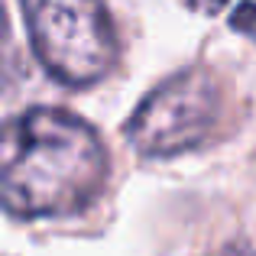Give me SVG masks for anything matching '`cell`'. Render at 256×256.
<instances>
[{
  "label": "cell",
  "mask_w": 256,
  "mask_h": 256,
  "mask_svg": "<svg viewBox=\"0 0 256 256\" xmlns=\"http://www.w3.org/2000/svg\"><path fill=\"white\" fill-rule=\"evenodd\" d=\"M107 182V152L82 117L32 107L6 124L0 198L13 218H58L88 208Z\"/></svg>",
  "instance_id": "6da1fadb"
},
{
  "label": "cell",
  "mask_w": 256,
  "mask_h": 256,
  "mask_svg": "<svg viewBox=\"0 0 256 256\" xmlns=\"http://www.w3.org/2000/svg\"><path fill=\"white\" fill-rule=\"evenodd\" d=\"M39 65L56 82L88 88L117 62V32L100 0H20Z\"/></svg>",
  "instance_id": "7a4b0ae2"
},
{
  "label": "cell",
  "mask_w": 256,
  "mask_h": 256,
  "mask_svg": "<svg viewBox=\"0 0 256 256\" xmlns=\"http://www.w3.org/2000/svg\"><path fill=\"white\" fill-rule=\"evenodd\" d=\"M220 120V88L208 72L188 68L152 88L126 120V140L140 156L169 159L201 146Z\"/></svg>",
  "instance_id": "3957f363"
},
{
  "label": "cell",
  "mask_w": 256,
  "mask_h": 256,
  "mask_svg": "<svg viewBox=\"0 0 256 256\" xmlns=\"http://www.w3.org/2000/svg\"><path fill=\"white\" fill-rule=\"evenodd\" d=\"M230 23H234V30H240V32H246L250 39H256V4H253V0H244V4L234 10Z\"/></svg>",
  "instance_id": "277c9868"
},
{
  "label": "cell",
  "mask_w": 256,
  "mask_h": 256,
  "mask_svg": "<svg viewBox=\"0 0 256 256\" xmlns=\"http://www.w3.org/2000/svg\"><path fill=\"white\" fill-rule=\"evenodd\" d=\"M194 6H198V10H208V13H218L220 6L227 4V0H192Z\"/></svg>",
  "instance_id": "5b68a950"
},
{
  "label": "cell",
  "mask_w": 256,
  "mask_h": 256,
  "mask_svg": "<svg viewBox=\"0 0 256 256\" xmlns=\"http://www.w3.org/2000/svg\"><path fill=\"white\" fill-rule=\"evenodd\" d=\"M220 256H253V253L246 250V246H227V250L220 253Z\"/></svg>",
  "instance_id": "8992f818"
}]
</instances>
